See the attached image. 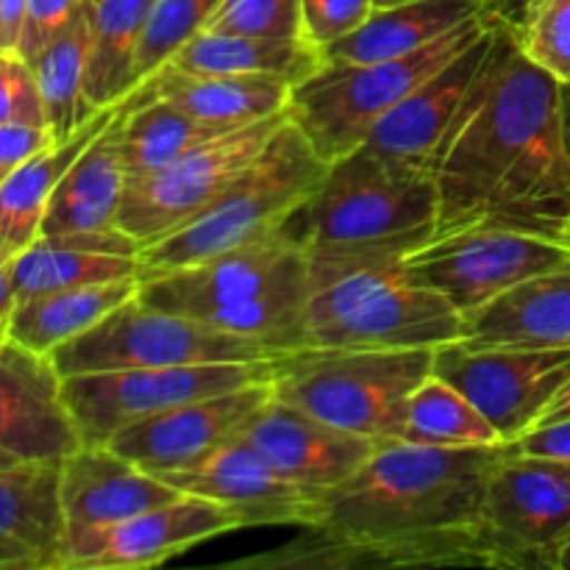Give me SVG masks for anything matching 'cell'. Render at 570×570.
I'll return each instance as SVG.
<instances>
[{"label":"cell","mask_w":570,"mask_h":570,"mask_svg":"<svg viewBox=\"0 0 570 570\" xmlns=\"http://www.w3.org/2000/svg\"><path fill=\"white\" fill-rule=\"evenodd\" d=\"M510 443L438 449L384 440L351 479L317 495L287 543L232 562L248 570L490 568L484 493Z\"/></svg>","instance_id":"1"},{"label":"cell","mask_w":570,"mask_h":570,"mask_svg":"<svg viewBox=\"0 0 570 570\" xmlns=\"http://www.w3.org/2000/svg\"><path fill=\"white\" fill-rule=\"evenodd\" d=\"M434 234L495 226L562 237L570 159L560 81L534 65L499 20L493 45L432 159Z\"/></svg>","instance_id":"2"},{"label":"cell","mask_w":570,"mask_h":570,"mask_svg":"<svg viewBox=\"0 0 570 570\" xmlns=\"http://www.w3.org/2000/svg\"><path fill=\"white\" fill-rule=\"evenodd\" d=\"M309 254L276 232L193 265L145 271L137 298L284 356L309 348Z\"/></svg>","instance_id":"3"},{"label":"cell","mask_w":570,"mask_h":570,"mask_svg":"<svg viewBox=\"0 0 570 570\" xmlns=\"http://www.w3.org/2000/svg\"><path fill=\"white\" fill-rule=\"evenodd\" d=\"M406 248L309 256V348H438L462 340V315L415 282Z\"/></svg>","instance_id":"4"},{"label":"cell","mask_w":570,"mask_h":570,"mask_svg":"<svg viewBox=\"0 0 570 570\" xmlns=\"http://www.w3.org/2000/svg\"><path fill=\"white\" fill-rule=\"evenodd\" d=\"M438 193L429 170L354 148L328 161L317 187L278 232L309 256L371 248H417L434 234Z\"/></svg>","instance_id":"5"},{"label":"cell","mask_w":570,"mask_h":570,"mask_svg":"<svg viewBox=\"0 0 570 570\" xmlns=\"http://www.w3.org/2000/svg\"><path fill=\"white\" fill-rule=\"evenodd\" d=\"M328 161L293 120H284L256 159L184 226L145 245V271L193 265L278 232L289 212L317 187ZM142 271V273H145Z\"/></svg>","instance_id":"6"},{"label":"cell","mask_w":570,"mask_h":570,"mask_svg":"<svg viewBox=\"0 0 570 570\" xmlns=\"http://www.w3.org/2000/svg\"><path fill=\"white\" fill-rule=\"evenodd\" d=\"M432 362L434 348H301L278 356L271 387L278 401L384 443L401 438Z\"/></svg>","instance_id":"7"},{"label":"cell","mask_w":570,"mask_h":570,"mask_svg":"<svg viewBox=\"0 0 570 570\" xmlns=\"http://www.w3.org/2000/svg\"><path fill=\"white\" fill-rule=\"evenodd\" d=\"M495 17L488 9L429 42L415 53L365 65H323L289 92V120L317 156L340 159L360 148L387 111L415 92L429 76L471 48Z\"/></svg>","instance_id":"8"},{"label":"cell","mask_w":570,"mask_h":570,"mask_svg":"<svg viewBox=\"0 0 570 570\" xmlns=\"http://www.w3.org/2000/svg\"><path fill=\"white\" fill-rule=\"evenodd\" d=\"M282 354L254 340L217 332L206 323L145 306L134 295L95 326L50 354L59 376L139 367L206 365V362H271Z\"/></svg>","instance_id":"9"},{"label":"cell","mask_w":570,"mask_h":570,"mask_svg":"<svg viewBox=\"0 0 570 570\" xmlns=\"http://www.w3.org/2000/svg\"><path fill=\"white\" fill-rule=\"evenodd\" d=\"M273 371L276 360L78 373L61 379V395L81 445H106L128 423L206 395L273 382Z\"/></svg>","instance_id":"10"},{"label":"cell","mask_w":570,"mask_h":570,"mask_svg":"<svg viewBox=\"0 0 570 570\" xmlns=\"http://www.w3.org/2000/svg\"><path fill=\"white\" fill-rule=\"evenodd\" d=\"M482 538L490 568L560 570L570 543V462L512 449L484 493Z\"/></svg>","instance_id":"11"},{"label":"cell","mask_w":570,"mask_h":570,"mask_svg":"<svg viewBox=\"0 0 570 570\" xmlns=\"http://www.w3.org/2000/svg\"><path fill=\"white\" fill-rule=\"evenodd\" d=\"M568 262L570 245L562 239L495 226L432 234L404 256L410 276L445 295L462 317Z\"/></svg>","instance_id":"12"},{"label":"cell","mask_w":570,"mask_h":570,"mask_svg":"<svg viewBox=\"0 0 570 570\" xmlns=\"http://www.w3.org/2000/svg\"><path fill=\"white\" fill-rule=\"evenodd\" d=\"M289 111L220 134L178 156L161 170L126 178L117 226L139 245H150L209 206L282 128Z\"/></svg>","instance_id":"13"},{"label":"cell","mask_w":570,"mask_h":570,"mask_svg":"<svg viewBox=\"0 0 570 570\" xmlns=\"http://www.w3.org/2000/svg\"><path fill=\"white\" fill-rule=\"evenodd\" d=\"M432 373L454 384L510 443L540 421L570 382V348H504L456 340L434 348Z\"/></svg>","instance_id":"14"},{"label":"cell","mask_w":570,"mask_h":570,"mask_svg":"<svg viewBox=\"0 0 570 570\" xmlns=\"http://www.w3.org/2000/svg\"><path fill=\"white\" fill-rule=\"evenodd\" d=\"M237 529H243V521L226 504L181 493L126 521L67 534L61 570L156 568L204 540Z\"/></svg>","instance_id":"15"},{"label":"cell","mask_w":570,"mask_h":570,"mask_svg":"<svg viewBox=\"0 0 570 570\" xmlns=\"http://www.w3.org/2000/svg\"><path fill=\"white\" fill-rule=\"evenodd\" d=\"M271 399V382L206 395L128 423L106 445L154 476L184 471L243 438L245 426Z\"/></svg>","instance_id":"16"},{"label":"cell","mask_w":570,"mask_h":570,"mask_svg":"<svg viewBox=\"0 0 570 570\" xmlns=\"http://www.w3.org/2000/svg\"><path fill=\"white\" fill-rule=\"evenodd\" d=\"M239 440L273 471L317 495L354 476L382 445V440L332 426L276 395L256 412Z\"/></svg>","instance_id":"17"},{"label":"cell","mask_w":570,"mask_h":570,"mask_svg":"<svg viewBox=\"0 0 570 570\" xmlns=\"http://www.w3.org/2000/svg\"><path fill=\"white\" fill-rule=\"evenodd\" d=\"M81 445L50 356L0 343V451L28 462H61Z\"/></svg>","instance_id":"18"},{"label":"cell","mask_w":570,"mask_h":570,"mask_svg":"<svg viewBox=\"0 0 570 570\" xmlns=\"http://www.w3.org/2000/svg\"><path fill=\"white\" fill-rule=\"evenodd\" d=\"M178 493L204 495L220 501L243 521L254 527H306L315 518L317 493L289 482L273 471L243 440L212 451L209 456L184 471L161 473Z\"/></svg>","instance_id":"19"},{"label":"cell","mask_w":570,"mask_h":570,"mask_svg":"<svg viewBox=\"0 0 570 570\" xmlns=\"http://www.w3.org/2000/svg\"><path fill=\"white\" fill-rule=\"evenodd\" d=\"M495 28H499V20H493V26L471 48L462 50L445 67H440L415 92L406 95L393 111H387L362 145L387 156V159L432 173L434 150H438L440 139L445 137L451 120L460 111L462 100H465L468 89H471L473 78H476L479 67H482L484 56L493 45Z\"/></svg>","instance_id":"20"},{"label":"cell","mask_w":570,"mask_h":570,"mask_svg":"<svg viewBox=\"0 0 570 570\" xmlns=\"http://www.w3.org/2000/svg\"><path fill=\"white\" fill-rule=\"evenodd\" d=\"M59 493L67 534L126 521L181 495L109 445H78L67 454L61 460Z\"/></svg>","instance_id":"21"},{"label":"cell","mask_w":570,"mask_h":570,"mask_svg":"<svg viewBox=\"0 0 570 570\" xmlns=\"http://www.w3.org/2000/svg\"><path fill=\"white\" fill-rule=\"evenodd\" d=\"M61 462H14L0 468V568L61 570L65 512Z\"/></svg>","instance_id":"22"},{"label":"cell","mask_w":570,"mask_h":570,"mask_svg":"<svg viewBox=\"0 0 570 570\" xmlns=\"http://www.w3.org/2000/svg\"><path fill=\"white\" fill-rule=\"evenodd\" d=\"M142 245L120 226L39 237L11 259L17 301L50 289L142 276Z\"/></svg>","instance_id":"23"},{"label":"cell","mask_w":570,"mask_h":570,"mask_svg":"<svg viewBox=\"0 0 570 570\" xmlns=\"http://www.w3.org/2000/svg\"><path fill=\"white\" fill-rule=\"evenodd\" d=\"M462 343L570 348V262L515 284L462 317Z\"/></svg>","instance_id":"24"},{"label":"cell","mask_w":570,"mask_h":570,"mask_svg":"<svg viewBox=\"0 0 570 570\" xmlns=\"http://www.w3.org/2000/svg\"><path fill=\"white\" fill-rule=\"evenodd\" d=\"M156 98L178 106L195 120L220 128H239L265 120L287 109L293 81L276 72H250V76H195L173 65H161L142 81Z\"/></svg>","instance_id":"25"},{"label":"cell","mask_w":570,"mask_h":570,"mask_svg":"<svg viewBox=\"0 0 570 570\" xmlns=\"http://www.w3.org/2000/svg\"><path fill=\"white\" fill-rule=\"evenodd\" d=\"M126 100V98H122ZM122 111V104H120ZM120 111L115 120L81 150L50 198L39 237L106 232L117 226L126 189V165L120 150Z\"/></svg>","instance_id":"26"},{"label":"cell","mask_w":570,"mask_h":570,"mask_svg":"<svg viewBox=\"0 0 570 570\" xmlns=\"http://www.w3.org/2000/svg\"><path fill=\"white\" fill-rule=\"evenodd\" d=\"M120 104L100 109L72 137H67L65 142L48 145L45 150L33 154L31 159L22 161L14 173H9L0 181V245L11 256H17L33 239H39L42 220L48 215V206L56 187L67 176L72 161L81 156V150L115 120V115L120 111Z\"/></svg>","instance_id":"27"},{"label":"cell","mask_w":570,"mask_h":570,"mask_svg":"<svg viewBox=\"0 0 570 570\" xmlns=\"http://www.w3.org/2000/svg\"><path fill=\"white\" fill-rule=\"evenodd\" d=\"M484 9L482 0H410L373 9L356 31L321 48L323 65H365L415 53Z\"/></svg>","instance_id":"28"},{"label":"cell","mask_w":570,"mask_h":570,"mask_svg":"<svg viewBox=\"0 0 570 570\" xmlns=\"http://www.w3.org/2000/svg\"><path fill=\"white\" fill-rule=\"evenodd\" d=\"M139 289V278L81 284V287L50 289V293L20 298L6 323V337L26 345L28 351L50 356L67 340L78 337L89 326L131 301Z\"/></svg>","instance_id":"29"},{"label":"cell","mask_w":570,"mask_h":570,"mask_svg":"<svg viewBox=\"0 0 570 570\" xmlns=\"http://www.w3.org/2000/svg\"><path fill=\"white\" fill-rule=\"evenodd\" d=\"M181 72L195 76H250V72H276L295 83L309 78L323 67V56L306 39H265L245 33L198 31L184 42L170 61Z\"/></svg>","instance_id":"30"},{"label":"cell","mask_w":570,"mask_h":570,"mask_svg":"<svg viewBox=\"0 0 570 570\" xmlns=\"http://www.w3.org/2000/svg\"><path fill=\"white\" fill-rule=\"evenodd\" d=\"M226 131L228 128L195 120L193 115L156 98L142 83H137L126 95L120 111L122 165L128 178L148 176Z\"/></svg>","instance_id":"31"},{"label":"cell","mask_w":570,"mask_h":570,"mask_svg":"<svg viewBox=\"0 0 570 570\" xmlns=\"http://www.w3.org/2000/svg\"><path fill=\"white\" fill-rule=\"evenodd\" d=\"M156 0H92L89 3L87 98L95 109L115 106L137 87L134 65Z\"/></svg>","instance_id":"32"},{"label":"cell","mask_w":570,"mask_h":570,"mask_svg":"<svg viewBox=\"0 0 570 570\" xmlns=\"http://www.w3.org/2000/svg\"><path fill=\"white\" fill-rule=\"evenodd\" d=\"M89 42V3L83 0L70 26L28 61L42 95L45 122L53 131L56 142H65L100 111L87 98Z\"/></svg>","instance_id":"33"},{"label":"cell","mask_w":570,"mask_h":570,"mask_svg":"<svg viewBox=\"0 0 570 570\" xmlns=\"http://www.w3.org/2000/svg\"><path fill=\"white\" fill-rule=\"evenodd\" d=\"M399 440L415 445H438V449L507 443L454 384L434 373L410 395Z\"/></svg>","instance_id":"34"},{"label":"cell","mask_w":570,"mask_h":570,"mask_svg":"<svg viewBox=\"0 0 570 570\" xmlns=\"http://www.w3.org/2000/svg\"><path fill=\"white\" fill-rule=\"evenodd\" d=\"M220 3L223 0H156L142 42H139L137 65H134L137 83H142L165 61H170V56L195 33L204 31Z\"/></svg>","instance_id":"35"},{"label":"cell","mask_w":570,"mask_h":570,"mask_svg":"<svg viewBox=\"0 0 570 570\" xmlns=\"http://www.w3.org/2000/svg\"><path fill=\"white\" fill-rule=\"evenodd\" d=\"M515 37L534 65L570 81V0H529Z\"/></svg>","instance_id":"36"},{"label":"cell","mask_w":570,"mask_h":570,"mask_svg":"<svg viewBox=\"0 0 570 570\" xmlns=\"http://www.w3.org/2000/svg\"><path fill=\"white\" fill-rule=\"evenodd\" d=\"M206 31L265 39H304L301 0H223Z\"/></svg>","instance_id":"37"},{"label":"cell","mask_w":570,"mask_h":570,"mask_svg":"<svg viewBox=\"0 0 570 570\" xmlns=\"http://www.w3.org/2000/svg\"><path fill=\"white\" fill-rule=\"evenodd\" d=\"M14 120L48 126L31 65L20 53L0 50V122Z\"/></svg>","instance_id":"38"},{"label":"cell","mask_w":570,"mask_h":570,"mask_svg":"<svg viewBox=\"0 0 570 570\" xmlns=\"http://www.w3.org/2000/svg\"><path fill=\"white\" fill-rule=\"evenodd\" d=\"M373 14V0H301L304 39L317 50L348 37Z\"/></svg>","instance_id":"39"},{"label":"cell","mask_w":570,"mask_h":570,"mask_svg":"<svg viewBox=\"0 0 570 570\" xmlns=\"http://www.w3.org/2000/svg\"><path fill=\"white\" fill-rule=\"evenodd\" d=\"M83 0H28L17 53L31 61L48 42H53L72 22Z\"/></svg>","instance_id":"40"},{"label":"cell","mask_w":570,"mask_h":570,"mask_svg":"<svg viewBox=\"0 0 570 570\" xmlns=\"http://www.w3.org/2000/svg\"><path fill=\"white\" fill-rule=\"evenodd\" d=\"M56 137L48 126L37 122H0V181L9 173H14L22 161L31 159L33 154L53 145Z\"/></svg>","instance_id":"41"},{"label":"cell","mask_w":570,"mask_h":570,"mask_svg":"<svg viewBox=\"0 0 570 570\" xmlns=\"http://www.w3.org/2000/svg\"><path fill=\"white\" fill-rule=\"evenodd\" d=\"M515 451L527 456L570 462V417L529 429L527 434L515 440Z\"/></svg>","instance_id":"42"},{"label":"cell","mask_w":570,"mask_h":570,"mask_svg":"<svg viewBox=\"0 0 570 570\" xmlns=\"http://www.w3.org/2000/svg\"><path fill=\"white\" fill-rule=\"evenodd\" d=\"M28 0H0V50L17 53Z\"/></svg>","instance_id":"43"},{"label":"cell","mask_w":570,"mask_h":570,"mask_svg":"<svg viewBox=\"0 0 570 570\" xmlns=\"http://www.w3.org/2000/svg\"><path fill=\"white\" fill-rule=\"evenodd\" d=\"M11 259L14 256L0 245V334L6 337V323H9L11 309L17 304V289H14V273H11Z\"/></svg>","instance_id":"44"},{"label":"cell","mask_w":570,"mask_h":570,"mask_svg":"<svg viewBox=\"0 0 570 570\" xmlns=\"http://www.w3.org/2000/svg\"><path fill=\"white\" fill-rule=\"evenodd\" d=\"M529 9V0H488V11L501 20L504 26H510L515 31L518 26L523 22V14Z\"/></svg>","instance_id":"45"},{"label":"cell","mask_w":570,"mask_h":570,"mask_svg":"<svg viewBox=\"0 0 570 570\" xmlns=\"http://www.w3.org/2000/svg\"><path fill=\"white\" fill-rule=\"evenodd\" d=\"M566 417H570V382L560 390V393H557V399L546 406V412L540 415V421L534 423V426H543V423H554V421H566Z\"/></svg>","instance_id":"46"},{"label":"cell","mask_w":570,"mask_h":570,"mask_svg":"<svg viewBox=\"0 0 570 570\" xmlns=\"http://www.w3.org/2000/svg\"><path fill=\"white\" fill-rule=\"evenodd\" d=\"M560 128L570 159V81H560Z\"/></svg>","instance_id":"47"},{"label":"cell","mask_w":570,"mask_h":570,"mask_svg":"<svg viewBox=\"0 0 570 570\" xmlns=\"http://www.w3.org/2000/svg\"><path fill=\"white\" fill-rule=\"evenodd\" d=\"M410 3V0H373V9H390V6Z\"/></svg>","instance_id":"48"},{"label":"cell","mask_w":570,"mask_h":570,"mask_svg":"<svg viewBox=\"0 0 570 570\" xmlns=\"http://www.w3.org/2000/svg\"><path fill=\"white\" fill-rule=\"evenodd\" d=\"M14 462H26V460H17V456H11V454H6V451H0V468L14 465Z\"/></svg>","instance_id":"49"},{"label":"cell","mask_w":570,"mask_h":570,"mask_svg":"<svg viewBox=\"0 0 570 570\" xmlns=\"http://www.w3.org/2000/svg\"><path fill=\"white\" fill-rule=\"evenodd\" d=\"M560 570H570V543L562 551V560H560Z\"/></svg>","instance_id":"50"},{"label":"cell","mask_w":570,"mask_h":570,"mask_svg":"<svg viewBox=\"0 0 570 570\" xmlns=\"http://www.w3.org/2000/svg\"><path fill=\"white\" fill-rule=\"evenodd\" d=\"M560 239H562V243H568V245H570V226L566 228V232H562V237H560Z\"/></svg>","instance_id":"51"},{"label":"cell","mask_w":570,"mask_h":570,"mask_svg":"<svg viewBox=\"0 0 570 570\" xmlns=\"http://www.w3.org/2000/svg\"><path fill=\"white\" fill-rule=\"evenodd\" d=\"M3 340H6V337H3V334H0V343H3Z\"/></svg>","instance_id":"52"},{"label":"cell","mask_w":570,"mask_h":570,"mask_svg":"<svg viewBox=\"0 0 570 570\" xmlns=\"http://www.w3.org/2000/svg\"><path fill=\"white\" fill-rule=\"evenodd\" d=\"M482 3H484V6H488V0H482Z\"/></svg>","instance_id":"53"},{"label":"cell","mask_w":570,"mask_h":570,"mask_svg":"<svg viewBox=\"0 0 570 570\" xmlns=\"http://www.w3.org/2000/svg\"><path fill=\"white\" fill-rule=\"evenodd\" d=\"M87 3H92V0H87Z\"/></svg>","instance_id":"54"},{"label":"cell","mask_w":570,"mask_h":570,"mask_svg":"<svg viewBox=\"0 0 570 570\" xmlns=\"http://www.w3.org/2000/svg\"><path fill=\"white\" fill-rule=\"evenodd\" d=\"M568 226H570V223H568Z\"/></svg>","instance_id":"55"}]
</instances>
